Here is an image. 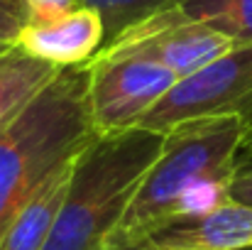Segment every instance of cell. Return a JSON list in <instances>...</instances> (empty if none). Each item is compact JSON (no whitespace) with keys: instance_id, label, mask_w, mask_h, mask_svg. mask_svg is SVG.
<instances>
[{"instance_id":"cell-1","label":"cell","mask_w":252,"mask_h":250,"mask_svg":"<svg viewBox=\"0 0 252 250\" xmlns=\"http://www.w3.org/2000/svg\"><path fill=\"white\" fill-rule=\"evenodd\" d=\"M250 120H196L167 133L164 150L142 179L108 250L135 248L162 228L203 216L230 201L243 167V140Z\"/></svg>"},{"instance_id":"cell-2","label":"cell","mask_w":252,"mask_h":250,"mask_svg":"<svg viewBox=\"0 0 252 250\" xmlns=\"http://www.w3.org/2000/svg\"><path fill=\"white\" fill-rule=\"evenodd\" d=\"M167 133L130 128L95 133L76 155L47 250H108L142 179L164 150Z\"/></svg>"},{"instance_id":"cell-3","label":"cell","mask_w":252,"mask_h":250,"mask_svg":"<svg viewBox=\"0 0 252 250\" xmlns=\"http://www.w3.org/2000/svg\"><path fill=\"white\" fill-rule=\"evenodd\" d=\"M88 81L91 64L59 69L20 120L0 135V241L34 189L93 140Z\"/></svg>"},{"instance_id":"cell-4","label":"cell","mask_w":252,"mask_h":250,"mask_svg":"<svg viewBox=\"0 0 252 250\" xmlns=\"http://www.w3.org/2000/svg\"><path fill=\"white\" fill-rule=\"evenodd\" d=\"M220 118L252 123V44H238L203 69L179 79L137 128L169 133L186 123Z\"/></svg>"},{"instance_id":"cell-5","label":"cell","mask_w":252,"mask_h":250,"mask_svg":"<svg viewBox=\"0 0 252 250\" xmlns=\"http://www.w3.org/2000/svg\"><path fill=\"white\" fill-rule=\"evenodd\" d=\"M176 81V74L155 62L98 54L91 62L88 81V106L95 133L137 128Z\"/></svg>"},{"instance_id":"cell-6","label":"cell","mask_w":252,"mask_h":250,"mask_svg":"<svg viewBox=\"0 0 252 250\" xmlns=\"http://www.w3.org/2000/svg\"><path fill=\"white\" fill-rule=\"evenodd\" d=\"M233 44L220 32L191 22L176 12L174 5L159 10L157 15L147 17L145 22L135 25L125 35L108 42L100 54H118V57H135L145 62H155L169 69L179 79L203 69L213 59L230 52Z\"/></svg>"},{"instance_id":"cell-7","label":"cell","mask_w":252,"mask_h":250,"mask_svg":"<svg viewBox=\"0 0 252 250\" xmlns=\"http://www.w3.org/2000/svg\"><path fill=\"white\" fill-rule=\"evenodd\" d=\"M105 22L91 5H81L49 22H30L17 37V47L57 69L91 64L105 47Z\"/></svg>"},{"instance_id":"cell-8","label":"cell","mask_w":252,"mask_h":250,"mask_svg":"<svg viewBox=\"0 0 252 250\" xmlns=\"http://www.w3.org/2000/svg\"><path fill=\"white\" fill-rule=\"evenodd\" d=\"M140 246L159 250H250L252 206L230 199L203 216L162 228Z\"/></svg>"},{"instance_id":"cell-9","label":"cell","mask_w":252,"mask_h":250,"mask_svg":"<svg viewBox=\"0 0 252 250\" xmlns=\"http://www.w3.org/2000/svg\"><path fill=\"white\" fill-rule=\"evenodd\" d=\"M74 160L59 165L34 189V194L10 221L0 241V250H47L69 189Z\"/></svg>"},{"instance_id":"cell-10","label":"cell","mask_w":252,"mask_h":250,"mask_svg":"<svg viewBox=\"0 0 252 250\" xmlns=\"http://www.w3.org/2000/svg\"><path fill=\"white\" fill-rule=\"evenodd\" d=\"M57 74V67L30 57L17 44L0 54V135L20 120Z\"/></svg>"},{"instance_id":"cell-11","label":"cell","mask_w":252,"mask_h":250,"mask_svg":"<svg viewBox=\"0 0 252 250\" xmlns=\"http://www.w3.org/2000/svg\"><path fill=\"white\" fill-rule=\"evenodd\" d=\"M176 12L206 25L233 44H252V0H176Z\"/></svg>"},{"instance_id":"cell-12","label":"cell","mask_w":252,"mask_h":250,"mask_svg":"<svg viewBox=\"0 0 252 250\" xmlns=\"http://www.w3.org/2000/svg\"><path fill=\"white\" fill-rule=\"evenodd\" d=\"M174 2L176 0H84V5H91L100 12L105 22L108 42H113L115 37L125 35L135 25L145 22L147 17L157 15L159 10H164Z\"/></svg>"},{"instance_id":"cell-13","label":"cell","mask_w":252,"mask_h":250,"mask_svg":"<svg viewBox=\"0 0 252 250\" xmlns=\"http://www.w3.org/2000/svg\"><path fill=\"white\" fill-rule=\"evenodd\" d=\"M25 25H27V2L0 0V42L15 44Z\"/></svg>"},{"instance_id":"cell-14","label":"cell","mask_w":252,"mask_h":250,"mask_svg":"<svg viewBox=\"0 0 252 250\" xmlns=\"http://www.w3.org/2000/svg\"><path fill=\"white\" fill-rule=\"evenodd\" d=\"M25 2H27V25L57 20L84 5V0H25Z\"/></svg>"},{"instance_id":"cell-15","label":"cell","mask_w":252,"mask_h":250,"mask_svg":"<svg viewBox=\"0 0 252 250\" xmlns=\"http://www.w3.org/2000/svg\"><path fill=\"white\" fill-rule=\"evenodd\" d=\"M230 199L252 206V162L238 169V174L233 179V186H230Z\"/></svg>"},{"instance_id":"cell-16","label":"cell","mask_w":252,"mask_h":250,"mask_svg":"<svg viewBox=\"0 0 252 250\" xmlns=\"http://www.w3.org/2000/svg\"><path fill=\"white\" fill-rule=\"evenodd\" d=\"M240 157H243V165L252 162V123L245 133V140H243V150H240Z\"/></svg>"},{"instance_id":"cell-17","label":"cell","mask_w":252,"mask_h":250,"mask_svg":"<svg viewBox=\"0 0 252 250\" xmlns=\"http://www.w3.org/2000/svg\"><path fill=\"white\" fill-rule=\"evenodd\" d=\"M125 250H159V248H147V246H135V248H125Z\"/></svg>"},{"instance_id":"cell-18","label":"cell","mask_w":252,"mask_h":250,"mask_svg":"<svg viewBox=\"0 0 252 250\" xmlns=\"http://www.w3.org/2000/svg\"><path fill=\"white\" fill-rule=\"evenodd\" d=\"M10 47H12V44H5V42H0V54H5Z\"/></svg>"}]
</instances>
